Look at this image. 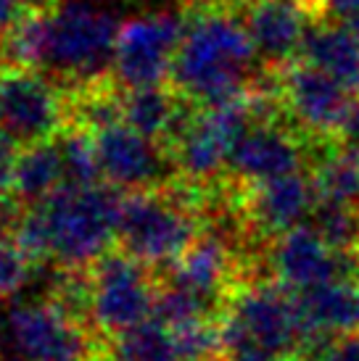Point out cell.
I'll list each match as a JSON object with an SVG mask.
<instances>
[{
	"label": "cell",
	"instance_id": "cell-6",
	"mask_svg": "<svg viewBox=\"0 0 359 361\" xmlns=\"http://www.w3.org/2000/svg\"><path fill=\"white\" fill-rule=\"evenodd\" d=\"M199 224L188 203L161 195L159 190H138L124 195L119 219V240L124 253L146 267H167L199 240Z\"/></svg>",
	"mask_w": 359,
	"mask_h": 361
},
{
	"label": "cell",
	"instance_id": "cell-12",
	"mask_svg": "<svg viewBox=\"0 0 359 361\" xmlns=\"http://www.w3.org/2000/svg\"><path fill=\"white\" fill-rule=\"evenodd\" d=\"M267 259L272 282L293 295L333 280H357L359 274V256L333 248L312 224L278 235L269 245Z\"/></svg>",
	"mask_w": 359,
	"mask_h": 361
},
{
	"label": "cell",
	"instance_id": "cell-4",
	"mask_svg": "<svg viewBox=\"0 0 359 361\" xmlns=\"http://www.w3.org/2000/svg\"><path fill=\"white\" fill-rule=\"evenodd\" d=\"M220 327L222 348L249 343L296 361L312 343L296 295L278 282H254L230 293Z\"/></svg>",
	"mask_w": 359,
	"mask_h": 361
},
{
	"label": "cell",
	"instance_id": "cell-1",
	"mask_svg": "<svg viewBox=\"0 0 359 361\" xmlns=\"http://www.w3.org/2000/svg\"><path fill=\"white\" fill-rule=\"evenodd\" d=\"M122 201L111 185H64L21 214L16 240L35 264L53 259L66 269L95 264L119 238Z\"/></svg>",
	"mask_w": 359,
	"mask_h": 361
},
{
	"label": "cell",
	"instance_id": "cell-31",
	"mask_svg": "<svg viewBox=\"0 0 359 361\" xmlns=\"http://www.w3.org/2000/svg\"><path fill=\"white\" fill-rule=\"evenodd\" d=\"M19 153V145L11 140L8 135L0 132V195H8V190L13 188V174H16Z\"/></svg>",
	"mask_w": 359,
	"mask_h": 361
},
{
	"label": "cell",
	"instance_id": "cell-14",
	"mask_svg": "<svg viewBox=\"0 0 359 361\" xmlns=\"http://www.w3.org/2000/svg\"><path fill=\"white\" fill-rule=\"evenodd\" d=\"M93 145L100 180L117 190H156L167 177V153L161 145L132 130L124 119L95 130Z\"/></svg>",
	"mask_w": 359,
	"mask_h": 361
},
{
	"label": "cell",
	"instance_id": "cell-5",
	"mask_svg": "<svg viewBox=\"0 0 359 361\" xmlns=\"http://www.w3.org/2000/svg\"><path fill=\"white\" fill-rule=\"evenodd\" d=\"M254 95L222 106H204L196 114L182 111L172 132V161L190 182H209L230 166L240 135L254 124Z\"/></svg>",
	"mask_w": 359,
	"mask_h": 361
},
{
	"label": "cell",
	"instance_id": "cell-20",
	"mask_svg": "<svg viewBox=\"0 0 359 361\" xmlns=\"http://www.w3.org/2000/svg\"><path fill=\"white\" fill-rule=\"evenodd\" d=\"M64 185H66V171H64V156H61L59 140L27 145L19 153L13 188H11L16 201L35 206V203L50 198Z\"/></svg>",
	"mask_w": 359,
	"mask_h": 361
},
{
	"label": "cell",
	"instance_id": "cell-24",
	"mask_svg": "<svg viewBox=\"0 0 359 361\" xmlns=\"http://www.w3.org/2000/svg\"><path fill=\"white\" fill-rule=\"evenodd\" d=\"M310 224L333 245V248H339L341 253L359 256V209L357 206L317 201V206L312 211Z\"/></svg>",
	"mask_w": 359,
	"mask_h": 361
},
{
	"label": "cell",
	"instance_id": "cell-11",
	"mask_svg": "<svg viewBox=\"0 0 359 361\" xmlns=\"http://www.w3.org/2000/svg\"><path fill=\"white\" fill-rule=\"evenodd\" d=\"M64 111L59 87L45 74L24 66L0 71V132L19 148L56 140Z\"/></svg>",
	"mask_w": 359,
	"mask_h": 361
},
{
	"label": "cell",
	"instance_id": "cell-26",
	"mask_svg": "<svg viewBox=\"0 0 359 361\" xmlns=\"http://www.w3.org/2000/svg\"><path fill=\"white\" fill-rule=\"evenodd\" d=\"M59 145H61V156H64L66 185H71V188L98 185L100 169H98V156H95L93 137H88L82 130H77L64 135L59 140Z\"/></svg>",
	"mask_w": 359,
	"mask_h": 361
},
{
	"label": "cell",
	"instance_id": "cell-10",
	"mask_svg": "<svg viewBox=\"0 0 359 361\" xmlns=\"http://www.w3.org/2000/svg\"><path fill=\"white\" fill-rule=\"evenodd\" d=\"M156 293L146 264L132 259L130 253H106L90 271L88 311L98 330L117 338L153 319Z\"/></svg>",
	"mask_w": 359,
	"mask_h": 361
},
{
	"label": "cell",
	"instance_id": "cell-8",
	"mask_svg": "<svg viewBox=\"0 0 359 361\" xmlns=\"http://www.w3.org/2000/svg\"><path fill=\"white\" fill-rule=\"evenodd\" d=\"M188 21L172 8H148L119 21L111 71L127 90L164 85L172 77Z\"/></svg>",
	"mask_w": 359,
	"mask_h": 361
},
{
	"label": "cell",
	"instance_id": "cell-38",
	"mask_svg": "<svg viewBox=\"0 0 359 361\" xmlns=\"http://www.w3.org/2000/svg\"><path fill=\"white\" fill-rule=\"evenodd\" d=\"M3 345H6V330H3V322H0V351H3Z\"/></svg>",
	"mask_w": 359,
	"mask_h": 361
},
{
	"label": "cell",
	"instance_id": "cell-29",
	"mask_svg": "<svg viewBox=\"0 0 359 361\" xmlns=\"http://www.w3.org/2000/svg\"><path fill=\"white\" fill-rule=\"evenodd\" d=\"M304 361H359V330L319 343Z\"/></svg>",
	"mask_w": 359,
	"mask_h": 361
},
{
	"label": "cell",
	"instance_id": "cell-28",
	"mask_svg": "<svg viewBox=\"0 0 359 361\" xmlns=\"http://www.w3.org/2000/svg\"><path fill=\"white\" fill-rule=\"evenodd\" d=\"M32 264L35 261L27 256L16 238L8 240L6 235H0V301H11L30 285Z\"/></svg>",
	"mask_w": 359,
	"mask_h": 361
},
{
	"label": "cell",
	"instance_id": "cell-27",
	"mask_svg": "<svg viewBox=\"0 0 359 361\" xmlns=\"http://www.w3.org/2000/svg\"><path fill=\"white\" fill-rule=\"evenodd\" d=\"M172 332L180 361H211L222 351V327L220 322L196 319L182 324Z\"/></svg>",
	"mask_w": 359,
	"mask_h": 361
},
{
	"label": "cell",
	"instance_id": "cell-16",
	"mask_svg": "<svg viewBox=\"0 0 359 361\" xmlns=\"http://www.w3.org/2000/svg\"><path fill=\"white\" fill-rule=\"evenodd\" d=\"M310 11L299 0H257L246 8L243 24L251 35V42L259 53L261 63L283 69L296 61L310 32Z\"/></svg>",
	"mask_w": 359,
	"mask_h": 361
},
{
	"label": "cell",
	"instance_id": "cell-22",
	"mask_svg": "<svg viewBox=\"0 0 359 361\" xmlns=\"http://www.w3.org/2000/svg\"><path fill=\"white\" fill-rule=\"evenodd\" d=\"M312 185L317 190V201L343 203L359 209V151L351 145L322 148L312 164Z\"/></svg>",
	"mask_w": 359,
	"mask_h": 361
},
{
	"label": "cell",
	"instance_id": "cell-17",
	"mask_svg": "<svg viewBox=\"0 0 359 361\" xmlns=\"http://www.w3.org/2000/svg\"><path fill=\"white\" fill-rule=\"evenodd\" d=\"M310 332V348L307 353L317 345V343L336 338V335H346V332L359 330V285L357 280H333L325 285H317L307 293L296 295ZM304 353V356H307ZM301 356V359H304Z\"/></svg>",
	"mask_w": 359,
	"mask_h": 361
},
{
	"label": "cell",
	"instance_id": "cell-9",
	"mask_svg": "<svg viewBox=\"0 0 359 361\" xmlns=\"http://www.w3.org/2000/svg\"><path fill=\"white\" fill-rule=\"evenodd\" d=\"M6 343L21 361H90L93 343L59 298L13 303L3 317Z\"/></svg>",
	"mask_w": 359,
	"mask_h": 361
},
{
	"label": "cell",
	"instance_id": "cell-25",
	"mask_svg": "<svg viewBox=\"0 0 359 361\" xmlns=\"http://www.w3.org/2000/svg\"><path fill=\"white\" fill-rule=\"evenodd\" d=\"M214 306L209 301H204L196 293L180 288L175 282L159 288L156 293V306H153V319L164 324L167 330H177L182 324L196 319H209Z\"/></svg>",
	"mask_w": 359,
	"mask_h": 361
},
{
	"label": "cell",
	"instance_id": "cell-30",
	"mask_svg": "<svg viewBox=\"0 0 359 361\" xmlns=\"http://www.w3.org/2000/svg\"><path fill=\"white\" fill-rule=\"evenodd\" d=\"M310 13L317 21L359 27V0H312Z\"/></svg>",
	"mask_w": 359,
	"mask_h": 361
},
{
	"label": "cell",
	"instance_id": "cell-18",
	"mask_svg": "<svg viewBox=\"0 0 359 361\" xmlns=\"http://www.w3.org/2000/svg\"><path fill=\"white\" fill-rule=\"evenodd\" d=\"M233 277V253L220 235H204L172 264L170 282L201 295L211 306L222 298H230Z\"/></svg>",
	"mask_w": 359,
	"mask_h": 361
},
{
	"label": "cell",
	"instance_id": "cell-21",
	"mask_svg": "<svg viewBox=\"0 0 359 361\" xmlns=\"http://www.w3.org/2000/svg\"><path fill=\"white\" fill-rule=\"evenodd\" d=\"M182 111L185 109L177 103L175 92L167 90L164 85L135 87V90H127V95L122 98V119L132 130H138L140 135L156 142L170 140Z\"/></svg>",
	"mask_w": 359,
	"mask_h": 361
},
{
	"label": "cell",
	"instance_id": "cell-2",
	"mask_svg": "<svg viewBox=\"0 0 359 361\" xmlns=\"http://www.w3.org/2000/svg\"><path fill=\"white\" fill-rule=\"evenodd\" d=\"M259 53L246 24L228 8H204L185 24L172 85L196 106H222L257 92Z\"/></svg>",
	"mask_w": 359,
	"mask_h": 361
},
{
	"label": "cell",
	"instance_id": "cell-3",
	"mask_svg": "<svg viewBox=\"0 0 359 361\" xmlns=\"http://www.w3.org/2000/svg\"><path fill=\"white\" fill-rule=\"evenodd\" d=\"M119 21L100 0H61L42 13V63L69 80H98L114 63Z\"/></svg>",
	"mask_w": 359,
	"mask_h": 361
},
{
	"label": "cell",
	"instance_id": "cell-32",
	"mask_svg": "<svg viewBox=\"0 0 359 361\" xmlns=\"http://www.w3.org/2000/svg\"><path fill=\"white\" fill-rule=\"evenodd\" d=\"M222 361H296V359H293V356L275 353V351H267V348H259V345L238 343V345L222 348Z\"/></svg>",
	"mask_w": 359,
	"mask_h": 361
},
{
	"label": "cell",
	"instance_id": "cell-34",
	"mask_svg": "<svg viewBox=\"0 0 359 361\" xmlns=\"http://www.w3.org/2000/svg\"><path fill=\"white\" fill-rule=\"evenodd\" d=\"M21 221V209L19 203L8 198V195H0V235H6L8 230H16Z\"/></svg>",
	"mask_w": 359,
	"mask_h": 361
},
{
	"label": "cell",
	"instance_id": "cell-35",
	"mask_svg": "<svg viewBox=\"0 0 359 361\" xmlns=\"http://www.w3.org/2000/svg\"><path fill=\"white\" fill-rule=\"evenodd\" d=\"M343 140H346V145H351V148L359 151V101H354L351 116H349V121H346V130H343Z\"/></svg>",
	"mask_w": 359,
	"mask_h": 361
},
{
	"label": "cell",
	"instance_id": "cell-15",
	"mask_svg": "<svg viewBox=\"0 0 359 361\" xmlns=\"http://www.w3.org/2000/svg\"><path fill=\"white\" fill-rule=\"evenodd\" d=\"M314 206H317V190L312 185V177L304 171H293L278 180L254 185L246 195V216L251 227L272 240L283 232L307 224Z\"/></svg>",
	"mask_w": 359,
	"mask_h": 361
},
{
	"label": "cell",
	"instance_id": "cell-33",
	"mask_svg": "<svg viewBox=\"0 0 359 361\" xmlns=\"http://www.w3.org/2000/svg\"><path fill=\"white\" fill-rule=\"evenodd\" d=\"M21 19L24 16H21L19 0H0V42H6V37L16 30Z\"/></svg>",
	"mask_w": 359,
	"mask_h": 361
},
{
	"label": "cell",
	"instance_id": "cell-13",
	"mask_svg": "<svg viewBox=\"0 0 359 361\" xmlns=\"http://www.w3.org/2000/svg\"><path fill=\"white\" fill-rule=\"evenodd\" d=\"M310 145L288 119H259L240 135L228 169L235 180L254 188L304 169Z\"/></svg>",
	"mask_w": 359,
	"mask_h": 361
},
{
	"label": "cell",
	"instance_id": "cell-7",
	"mask_svg": "<svg viewBox=\"0 0 359 361\" xmlns=\"http://www.w3.org/2000/svg\"><path fill=\"white\" fill-rule=\"evenodd\" d=\"M275 92L290 127L310 142H333L343 135L354 109L349 87L301 59L275 71Z\"/></svg>",
	"mask_w": 359,
	"mask_h": 361
},
{
	"label": "cell",
	"instance_id": "cell-36",
	"mask_svg": "<svg viewBox=\"0 0 359 361\" xmlns=\"http://www.w3.org/2000/svg\"><path fill=\"white\" fill-rule=\"evenodd\" d=\"M21 8L32 11V13H48V11H53L56 6H59L61 0H19Z\"/></svg>",
	"mask_w": 359,
	"mask_h": 361
},
{
	"label": "cell",
	"instance_id": "cell-23",
	"mask_svg": "<svg viewBox=\"0 0 359 361\" xmlns=\"http://www.w3.org/2000/svg\"><path fill=\"white\" fill-rule=\"evenodd\" d=\"M111 361H180V356L172 332L156 319H148L114 338Z\"/></svg>",
	"mask_w": 359,
	"mask_h": 361
},
{
	"label": "cell",
	"instance_id": "cell-40",
	"mask_svg": "<svg viewBox=\"0 0 359 361\" xmlns=\"http://www.w3.org/2000/svg\"><path fill=\"white\" fill-rule=\"evenodd\" d=\"M0 361H21V359H16V356H8V359H0Z\"/></svg>",
	"mask_w": 359,
	"mask_h": 361
},
{
	"label": "cell",
	"instance_id": "cell-37",
	"mask_svg": "<svg viewBox=\"0 0 359 361\" xmlns=\"http://www.w3.org/2000/svg\"><path fill=\"white\" fill-rule=\"evenodd\" d=\"M228 3H235V6H243V8H249V6H254L257 0H228Z\"/></svg>",
	"mask_w": 359,
	"mask_h": 361
},
{
	"label": "cell",
	"instance_id": "cell-19",
	"mask_svg": "<svg viewBox=\"0 0 359 361\" xmlns=\"http://www.w3.org/2000/svg\"><path fill=\"white\" fill-rule=\"evenodd\" d=\"M299 59L328 71L351 92H359V27L330 21L310 24Z\"/></svg>",
	"mask_w": 359,
	"mask_h": 361
},
{
	"label": "cell",
	"instance_id": "cell-39",
	"mask_svg": "<svg viewBox=\"0 0 359 361\" xmlns=\"http://www.w3.org/2000/svg\"><path fill=\"white\" fill-rule=\"evenodd\" d=\"M299 3H301V6H304L307 11H310V3H312V0H299Z\"/></svg>",
	"mask_w": 359,
	"mask_h": 361
}]
</instances>
